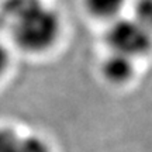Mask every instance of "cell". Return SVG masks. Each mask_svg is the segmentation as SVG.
<instances>
[{
    "mask_svg": "<svg viewBox=\"0 0 152 152\" xmlns=\"http://www.w3.org/2000/svg\"><path fill=\"white\" fill-rule=\"evenodd\" d=\"M1 11L14 42L27 52H44L59 37V17L41 0H6Z\"/></svg>",
    "mask_w": 152,
    "mask_h": 152,
    "instance_id": "cell-1",
    "label": "cell"
},
{
    "mask_svg": "<svg viewBox=\"0 0 152 152\" xmlns=\"http://www.w3.org/2000/svg\"><path fill=\"white\" fill-rule=\"evenodd\" d=\"M106 42L114 54L135 59L152 47V33L137 18H118L111 23Z\"/></svg>",
    "mask_w": 152,
    "mask_h": 152,
    "instance_id": "cell-2",
    "label": "cell"
},
{
    "mask_svg": "<svg viewBox=\"0 0 152 152\" xmlns=\"http://www.w3.org/2000/svg\"><path fill=\"white\" fill-rule=\"evenodd\" d=\"M0 152H51L48 144L39 137H21L13 130H0Z\"/></svg>",
    "mask_w": 152,
    "mask_h": 152,
    "instance_id": "cell-3",
    "label": "cell"
},
{
    "mask_svg": "<svg viewBox=\"0 0 152 152\" xmlns=\"http://www.w3.org/2000/svg\"><path fill=\"white\" fill-rule=\"evenodd\" d=\"M134 71V59L114 52H110L102 64V73L104 79L113 85H124L130 82Z\"/></svg>",
    "mask_w": 152,
    "mask_h": 152,
    "instance_id": "cell-4",
    "label": "cell"
},
{
    "mask_svg": "<svg viewBox=\"0 0 152 152\" xmlns=\"http://www.w3.org/2000/svg\"><path fill=\"white\" fill-rule=\"evenodd\" d=\"M127 0H86V7L92 16L102 20H113L120 16Z\"/></svg>",
    "mask_w": 152,
    "mask_h": 152,
    "instance_id": "cell-5",
    "label": "cell"
},
{
    "mask_svg": "<svg viewBox=\"0 0 152 152\" xmlns=\"http://www.w3.org/2000/svg\"><path fill=\"white\" fill-rule=\"evenodd\" d=\"M142 26L152 33V0H138L135 4V17Z\"/></svg>",
    "mask_w": 152,
    "mask_h": 152,
    "instance_id": "cell-6",
    "label": "cell"
},
{
    "mask_svg": "<svg viewBox=\"0 0 152 152\" xmlns=\"http://www.w3.org/2000/svg\"><path fill=\"white\" fill-rule=\"evenodd\" d=\"M9 62H10V55L9 51L0 44V79L3 77V75L6 73L7 68H9Z\"/></svg>",
    "mask_w": 152,
    "mask_h": 152,
    "instance_id": "cell-7",
    "label": "cell"
}]
</instances>
